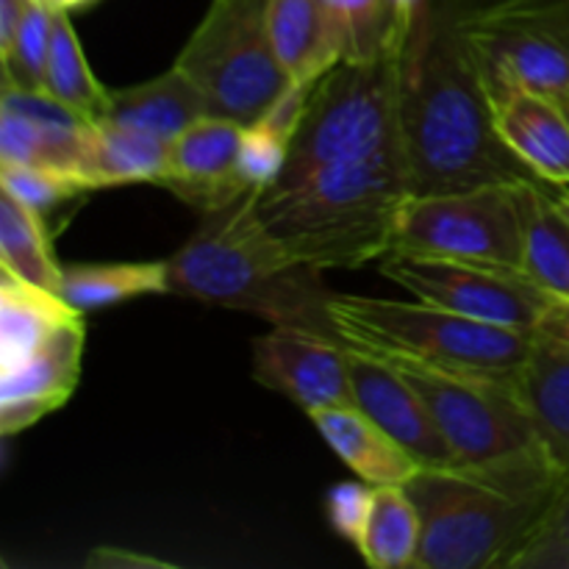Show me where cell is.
Wrapping results in <instances>:
<instances>
[{"instance_id": "cell-1", "label": "cell", "mask_w": 569, "mask_h": 569, "mask_svg": "<svg viewBox=\"0 0 569 569\" xmlns=\"http://www.w3.org/2000/svg\"><path fill=\"white\" fill-rule=\"evenodd\" d=\"M400 153L415 194L537 181L495 128L481 70L456 22L431 11L403 56Z\"/></svg>"}, {"instance_id": "cell-2", "label": "cell", "mask_w": 569, "mask_h": 569, "mask_svg": "<svg viewBox=\"0 0 569 569\" xmlns=\"http://www.w3.org/2000/svg\"><path fill=\"white\" fill-rule=\"evenodd\" d=\"M565 478L542 448L481 467L420 470L406 483L422 522L415 567H506Z\"/></svg>"}, {"instance_id": "cell-3", "label": "cell", "mask_w": 569, "mask_h": 569, "mask_svg": "<svg viewBox=\"0 0 569 569\" xmlns=\"http://www.w3.org/2000/svg\"><path fill=\"white\" fill-rule=\"evenodd\" d=\"M409 194L403 153H389L276 183L256 192V211L300 264L356 270L392 253Z\"/></svg>"}, {"instance_id": "cell-4", "label": "cell", "mask_w": 569, "mask_h": 569, "mask_svg": "<svg viewBox=\"0 0 569 569\" xmlns=\"http://www.w3.org/2000/svg\"><path fill=\"white\" fill-rule=\"evenodd\" d=\"M320 272L300 264L267 231L256 192L203 214L187 244L167 261V292L222 309L259 315L272 326H309L333 333Z\"/></svg>"}, {"instance_id": "cell-5", "label": "cell", "mask_w": 569, "mask_h": 569, "mask_svg": "<svg viewBox=\"0 0 569 569\" xmlns=\"http://www.w3.org/2000/svg\"><path fill=\"white\" fill-rule=\"evenodd\" d=\"M333 333L350 348L376 356H400L422 365L517 381L533 333L450 311L417 300H387L370 295L331 292L326 300Z\"/></svg>"}, {"instance_id": "cell-6", "label": "cell", "mask_w": 569, "mask_h": 569, "mask_svg": "<svg viewBox=\"0 0 569 569\" xmlns=\"http://www.w3.org/2000/svg\"><path fill=\"white\" fill-rule=\"evenodd\" d=\"M400 81L403 56L395 53L345 56L317 78L278 183L298 181L326 164L400 153Z\"/></svg>"}, {"instance_id": "cell-7", "label": "cell", "mask_w": 569, "mask_h": 569, "mask_svg": "<svg viewBox=\"0 0 569 569\" xmlns=\"http://www.w3.org/2000/svg\"><path fill=\"white\" fill-rule=\"evenodd\" d=\"M211 114L250 126L289 83L267 31V0H214L176 59Z\"/></svg>"}, {"instance_id": "cell-8", "label": "cell", "mask_w": 569, "mask_h": 569, "mask_svg": "<svg viewBox=\"0 0 569 569\" xmlns=\"http://www.w3.org/2000/svg\"><path fill=\"white\" fill-rule=\"evenodd\" d=\"M381 359L389 361L428 406L445 442L453 450L456 467H481L539 448L526 406L511 381L400 356Z\"/></svg>"}, {"instance_id": "cell-9", "label": "cell", "mask_w": 569, "mask_h": 569, "mask_svg": "<svg viewBox=\"0 0 569 569\" xmlns=\"http://www.w3.org/2000/svg\"><path fill=\"white\" fill-rule=\"evenodd\" d=\"M522 183L409 194L392 253L522 267Z\"/></svg>"}, {"instance_id": "cell-10", "label": "cell", "mask_w": 569, "mask_h": 569, "mask_svg": "<svg viewBox=\"0 0 569 569\" xmlns=\"http://www.w3.org/2000/svg\"><path fill=\"white\" fill-rule=\"evenodd\" d=\"M487 81L569 94V9L561 0H495L453 17Z\"/></svg>"}, {"instance_id": "cell-11", "label": "cell", "mask_w": 569, "mask_h": 569, "mask_svg": "<svg viewBox=\"0 0 569 569\" xmlns=\"http://www.w3.org/2000/svg\"><path fill=\"white\" fill-rule=\"evenodd\" d=\"M381 272L411 298L526 333L537 331L559 306L522 267L389 253Z\"/></svg>"}, {"instance_id": "cell-12", "label": "cell", "mask_w": 569, "mask_h": 569, "mask_svg": "<svg viewBox=\"0 0 569 569\" xmlns=\"http://www.w3.org/2000/svg\"><path fill=\"white\" fill-rule=\"evenodd\" d=\"M253 378L287 395L309 415L326 406H356L348 345L337 333L309 326H272L253 339Z\"/></svg>"}, {"instance_id": "cell-13", "label": "cell", "mask_w": 569, "mask_h": 569, "mask_svg": "<svg viewBox=\"0 0 569 569\" xmlns=\"http://www.w3.org/2000/svg\"><path fill=\"white\" fill-rule=\"evenodd\" d=\"M348 370L353 403L395 442L403 445L422 470L456 467L453 450L445 442L428 406L389 361L348 345Z\"/></svg>"}, {"instance_id": "cell-14", "label": "cell", "mask_w": 569, "mask_h": 569, "mask_svg": "<svg viewBox=\"0 0 569 569\" xmlns=\"http://www.w3.org/2000/svg\"><path fill=\"white\" fill-rule=\"evenodd\" d=\"M515 389L542 453L561 476H569V309L565 306H556L533 331Z\"/></svg>"}, {"instance_id": "cell-15", "label": "cell", "mask_w": 569, "mask_h": 569, "mask_svg": "<svg viewBox=\"0 0 569 569\" xmlns=\"http://www.w3.org/2000/svg\"><path fill=\"white\" fill-rule=\"evenodd\" d=\"M242 131V122L231 117L206 114L194 120L170 142V176L161 187L203 214L250 194L233 172Z\"/></svg>"}, {"instance_id": "cell-16", "label": "cell", "mask_w": 569, "mask_h": 569, "mask_svg": "<svg viewBox=\"0 0 569 569\" xmlns=\"http://www.w3.org/2000/svg\"><path fill=\"white\" fill-rule=\"evenodd\" d=\"M83 315L64 322L39 353L0 370V433L14 437L70 400L81 376Z\"/></svg>"}, {"instance_id": "cell-17", "label": "cell", "mask_w": 569, "mask_h": 569, "mask_svg": "<svg viewBox=\"0 0 569 569\" xmlns=\"http://www.w3.org/2000/svg\"><path fill=\"white\" fill-rule=\"evenodd\" d=\"M483 78V76H481ZM495 128L542 183H569V122L553 98L509 81H487Z\"/></svg>"}, {"instance_id": "cell-18", "label": "cell", "mask_w": 569, "mask_h": 569, "mask_svg": "<svg viewBox=\"0 0 569 569\" xmlns=\"http://www.w3.org/2000/svg\"><path fill=\"white\" fill-rule=\"evenodd\" d=\"M267 31L289 81L315 83L350 50L348 33L322 0H267Z\"/></svg>"}, {"instance_id": "cell-19", "label": "cell", "mask_w": 569, "mask_h": 569, "mask_svg": "<svg viewBox=\"0 0 569 569\" xmlns=\"http://www.w3.org/2000/svg\"><path fill=\"white\" fill-rule=\"evenodd\" d=\"M328 448L370 487H406L422 470L415 456L378 428L359 406H326L309 411Z\"/></svg>"}, {"instance_id": "cell-20", "label": "cell", "mask_w": 569, "mask_h": 569, "mask_svg": "<svg viewBox=\"0 0 569 569\" xmlns=\"http://www.w3.org/2000/svg\"><path fill=\"white\" fill-rule=\"evenodd\" d=\"M206 114L211 111L200 89L189 81L187 72L172 64L159 78L109 92V103L98 120L117 122L172 142L178 133Z\"/></svg>"}, {"instance_id": "cell-21", "label": "cell", "mask_w": 569, "mask_h": 569, "mask_svg": "<svg viewBox=\"0 0 569 569\" xmlns=\"http://www.w3.org/2000/svg\"><path fill=\"white\" fill-rule=\"evenodd\" d=\"M76 317H81V311L64 303L59 292L3 272L0 276V370H11L31 359L64 322Z\"/></svg>"}, {"instance_id": "cell-22", "label": "cell", "mask_w": 569, "mask_h": 569, "mask_svg": "<svg viewBox=\"0 0 569 569\" xmlns=\"http://www.w3.org/2000/svg\"><path fill=\"white\" fill-rule=\"evenodd\" d=\"M167 176H170V142L117 122L94 120L87 161H83V181L92 192L137 181L164 183Z\"/></svg>"}, {"instance_id": "cell-23", "label": "cell", "mask_w": 569, "mask_h": 569, "mask_svg": "<svg viewBox=\"0 0 569 569\" xmlns=\"http://www.w3.org/2000/svg\"><path fill=\"white\" fill-rule=\"evenodd\" d=\"M522 222H526V250L522 270L569 309V217L553 192H545L537 181L522 187Z\"/></svg>"}, {"instance_id": "cell-24", "label": "cell", "mask_w": 569, "mask_h": 569, "mask_svg": "<svg viewBox=\"0 0 569 569\" xmlns=\"http://www.w3.org/2000/svg\"><path fill=\"white\" fill-rule=\"evenodd\" d=\"M420 537V511L406 487H398V483L372 487L365 526L356 542L367 565L376 569L415 567Z\"/></svg>"}, {"instance_id": "cell-25", "label": "cell", "mask_w": 569, "mask_h": 569, "mask_svg": "<svg viewBox=\"0 0 569 569\" xmlns=\"http://www.w3.org/2000/svg\"><path fill=\"white\" fill-rule=\"evenodd\" d=\"M156 292H167V261L72 264L64 267L59 283L61 300L81 315Z\"/></svg>"}, {"instance_id": "cell-26", "label": "cell", "mask_w": 569, "mask_h": 569, "mask_svg": "<svg viewBox=\"0 0 569 569\" xmlns=\"http://www.w3.org/2000/svg\"><path fill=\"white\" fill-rule=\"evenodd\" d=\"M0 267L9 276L59 292L64 267L56 264L48 228L39 211L11 194H0Z\"/></svg>"}, {"instance_id": "cell-27", "label": "cell", "mask_w": 569, "mask_h": 569, "mask_svg": "<svg viewBox=\"0 0 569 569\" xmlns=\"http://www.w3.org/2000/svg\"><path fill=\"white\" fill-rule=\"evenodd\" d=\"M44 92L59 98L70 109L81 111L89 120H98L109 103V89L89 70L81 44H78L76 28H72L67 11L59 9H56L53 42H50L48 70H44Z\"/></svg>"}, {"instance_id": "cell-28", "label": "cell", "mask_w": 569, "mask_h": 569, "mask_svg": "<svg viewBox=\"0 0 569 569\" xmlns=\"http://www.w3.org/2000/svg\"><path fill=\"white\" fill-rule=\"evenodd\" d=\"M56 9L44 0H28V9L17 26L9 48L0 50L3 59V78L20 83L26 89H44V70H48L50 42H53Z\"/></svg>"}, {"instance_id": "cell-29", "label": "cell", "mask_w": 569, "mask_h": 569, "mask_svg": "<svg viewBox=\"0 0 569 569\" xmlns=\"http://www.w3.org/2000/svg\"><path fill=\"white\" fill-rule=\"evenodd\" d=\"M322 6L348 33V56L353 59H372L381 53L406 56L389 0H322Z\"/></svg>"}, {"instance_id": "cell-30", "label": "cell", "mask_w": 569, "mask_h": 569, "mask_svg": "<svg viewBox=\"0 0 569 569\" xmlns=\"http://www.w3.org/2000/svg\"><path fill=\"white\" fill-rule=\"evenodd\" d=\"M509 569H569V476L539 517L526 542L509 559Z\"/></svg>"}, {"instance_id": "cell-31", "label": "cell", "mask_w": 569, "mask_h": 569, "mask_svg": "<svg viewBox=\"0 0 569 569\" xmlns=\"http://www.w3.org/2000/svg\"><path fill=\"white\" fill-rule=\"evenodd\" d=\"M289 161V139L272 131L264 122H250L242 131V142H239L237 153V172L239 183L248 192H264V189L276 187L281 181L283 170Z\"/></svg>"}, {"instance_id": "cell-32", "label": "cell", "mask_w": 569, "mask_h": 569, "mask_svg": "<svg viewBox=\"0 0 569 569\" xmlns=\"http://www.w3.org/2000/svg\"><path fill=\"white\" fill-rule=\"evenodd\" d=\"M0 187L6 194L20 200L28 209L48 214L64 200L89 192L87 183L76 176L50 170V167H26V164H0Z\"/></svg>"}, {"instance_id": "cell-33", "label": "cell", "mask_w": 569, "mask_h": 569, "mask_svg": "<svg viewBox=\"0 0 569 569\" xmlns=\"http://www.w3.org/2000/svg\"><path fill=\"white\" fill-rule=\"evenodd\" d=\"M370 489H367L365 483L348 481V483H337L326 498L328 522H331V528L339 533V537H345L353 545L359 542L361 537L367 506H370Z\"/></svg>"}, {"instance_id": "cell-34", "label": "cell", "mask_w": 569, "mask_h": 569, "mask_svg": "<svg viewBox=\"0 0 569 569\" xmlns=\"http://www.w3.org/2000/svg\"><path fill=\"white\" fill-rule=\"evenodd\" d=\"M315 83H300V81H289L283 87V92L272 100L270 109L261 114L259 122L270 126L272 131H278L281 137H287L292 142L295 131H298L300 120H303L306 103H309V92Z\"/></svg>"}, {"instance_id": "cell-35", "label": "cell", "mask_w": 569, "mask_h": 569, "mask_svg": "<svg viewBox=\"0 0 569 569\" xmlns=\"http://www.w3.org/2000/svg\"><path fill=\"white\" fill-rule=\"evenodd\" d=\"M395 14V28H398V39L406 50L415 42L417 31H420L422 20L428 17L426 0H389Z\"/></svg>"}, {"instance_id": "cell-36", "label": "cell", "mask_w": 569, "mask_h": 569, "mask_svg": "<svg viewBox=\"0 0 569 569\" xmlns=\"http://www.w3.org/2000/svg\"><path fill=\"white\" fill-rule=\"evenodd\" d=\"M89 567H100V569H137V567H172L170 561L153 559V556L144 553H131V550L122 548H98L94 553H89L87 559Z\"/></svg>"}, {"instance_id": "cell-37", "label": "cell", "mask_w": 569, "mask_h": 569, "mask_svg": "<svg viewBox=\"0 0 569 569\" xmlns=\"http://www.w3.org/2000/svg\"><path fill=\"white\" fill-rule=\"evenodd\" d=\"M44 3H48L50 9L70 11V9H76V6H83V3H89V0H44Z\"/></svg>"}, {"instance_id": "cell-38", "label": "cell", "mask_w": 569, "mask_h": 569, "mask_svg": "<svg viewBox=\"0 0 569 569\" xmlns=\"http://www.w3.org/2000/svg\"><path fill=\"white\" fill-rule=\"evenodd\" d=\"M553 198H556V203L565 209V214L569 217V183H561V187H556Z\"/></svg>"}, {"instance_id": "cell-39", "label": "cell", "mask_w": 569, "mask_h": 569, "mask_svg": "<svg viewBox=\"0 0 569 569\" xmlns=\"http://www.w3.org/2000/svg\"><path fill=\"white\" fill-rule=\"evenodd\" d=\"M556 103L561 106V111H565V117H567V122H569V94H565V98H561V100H556Z\"/></svg>"}]
</instances>
